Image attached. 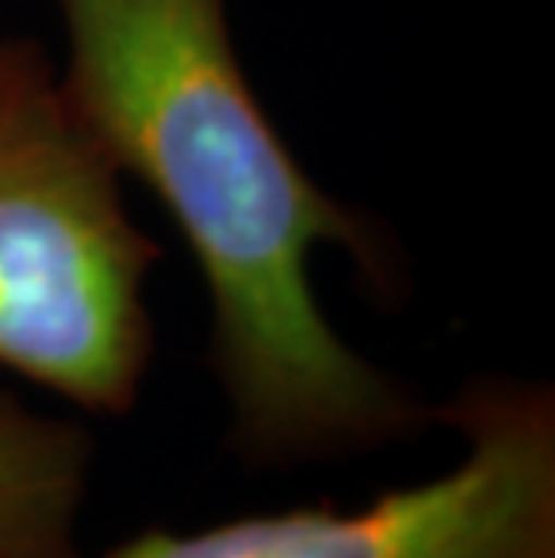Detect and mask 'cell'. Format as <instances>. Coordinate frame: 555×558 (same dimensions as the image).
I'll return each instance as SVG.
<instances>
[{
	"instance_id": "6da1fadb",
	"label": "cell",
	"mask_w": 555,
	"mask_h": 558,
	"mask_svg": "<svg viewBox=\"0 0 555 558\" xmlns=\"http://www.w3.org/2000/svg\"><path fill=\"white\" fill-rule=\"evenodd\" d=\"M65 90L145 187L209 295V372L250 472L342 465L436 429V403L375 364L317 300V248L394 295V242L306 173L260 105L231 0H55Z\"/></svg>"
},
{
	"instance_id": "7a4b0ae2",
	"label": "cell",
	"mask_w": 555,
	"mask_h": 558,
	"mask_svg": "<svg viewBox=\"0 0 555 558\" xmlns=\"http://www.w3.org/2000/svg\"><path fill=\"white\" fill-rule=\"evenodd\" d=\"M159 242L37 40L0 37V372L126 418L156 361Z\"/></svg>"
},
{
	"instance_id": "3957f363",
	"label": "cell",
	"mask_w": 555,
	"mask_h": 558,
	"mask_svg": "<svg viewBox=\"0 0 555 558\" xmlns=\"http://www.w3.org/2000/svg\"><path fill=\"white\" fill-rule=\"evenodd\" d=\"M462 454L361 508L303 505L198 530L145 526L101 558H555V386L469 375L436 400Z\"/></svg>"
},
{
	"instance_id": "277c9868",
	"label": "cell",
	"mask_w": 555,
	"mask_h": 558,
	"mask_svg": "<svg viewBox=\"0 0 555 558\" xmlns=\"http://www.w3.org/2000/svg\"><path fill=\"white\" fill-rule=\"evenodd\" d=\"M98 439L0 386V558H84Z\"/></svg>"
}]
</instances>
